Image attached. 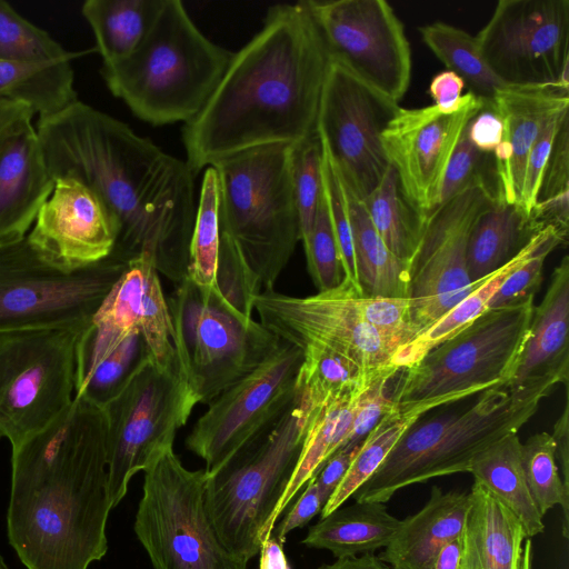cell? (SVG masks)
<instances>
[{"label": "cell", "mask_w": 569, "mask_h": 569, "mask_svg": "<svg viewBox=\"0 0 569 569\" xmlns=\"http://www.w3.org/2000/svg\"><path fill=\"white\" fill-rule=\"evenodd\" d=\"M526 481L541 517L555 506L563 512L562 533L568 537L569 488L563 485L556 461V445L551 433H535L521 445Z\"/></svg>", "instance_id": "41"}, {"label": "cell", "mask_w": 569, "mask_h": 569, "mask_svg": "<svg viewBox=\"0 0 569 569\" xmlns=\"http://www.w3.org/2000/svg\"><path fill=\"white\" fill-rule=\"evenodd\" d=\"M220 252L219 183L213 167L203 170L189 249L188 278L204 288L217 286Z\"/></svg>", "instance_id": "40"}, {"label": "cell", "mask_w": 569, "mask_h": 569, "mask_svg": "<svg viewBox=\"0 0 569 569\" xmlns=\"http://www.w3.org/2000/svg\"><path fill=\"white\" fill-rule=\"evenodd\" d=\"M359 447L360 445L352 449H339L326 461L320 471L315 476L323 505L327 503L341 482Z\"/></svg>", "instance_id": "56"}, {"label": "cell", "mask_w": 569, "mask_h": 569, "mask_svg": "<svg viewBox=\"0 0 569 569\" xmlns=\"http://www.w3.org/2000/svg\"><path fill=\"white\" fill-rule=\"evenodd\" d=\"M77 100L71 62L40 64L0 59V101L23 103L33 114L46 118Z\"/></svg>", "instance_id": "36"}, {"label": "cell", "mask_w": 569, "mask_h": 569, "mask_svg": "<svg viewBox=\"0 0 569 569\" xmlns=\"http://www.w3.org/2000/svg\"><path fill=\"white\" fill-rule=\"evenodd\" d=\"M569 257L555 268L542 301L535 307L529 336L516 373L506 385L513 391L547 397L569 379Z\"/></svg>", "instance_id": "23"}, {"label": "cell", "mask_w": 569, "mask_h": 569, "mask_svg": "<svg viewBox=\"0 0 569 569\" xmlns=\"http://www.w3.org/2000/svg\"><path fill=\"white\" fill-rule=\"evenodd\" d=\"M322 144V143H321ZM323 151V190L329 208L331 224L339 249L345 278L362 295L353 252L351 222L346 192L340 177L322 146ZM363 296V295H362Z\"/></svg>", "instance_id": "47"}, {"label": "cell", "mask_w": 569, "mask_h": 569, "mask_svg": "<svg viewBox=\"0 0 569 569\" xmlns=\"http://www.w3.org/2000/svg\"><path fill=\"white\" fill-rule=\"evenodd\" d=\"M139 331L152 363L161 370L182 376L174 348L168 301L162 291L159 273L152 266L147 271Z\"/></svg>", "instance_id": "43"}, {"label": "cell", "mask_w": 569, "mask_h": 569, "mask_svg": "<svg viewBox=\"0 0 569 569\" xmlns=\"http://www.w3.org/2000/svg\"><path fill=\"white\" fill-rule=\"evenodd\" d=\"M163 0H87L81 13L90 26L102 66L129 58L151 28Z\"/></svg>", "instance_id": "33"}, {"label": "cell", "mask_w": 569, "mask_h": 569, "mask_svg": "<svg viewBox=\"0 0 569 569\" xmlns=\"http://www.w3.org/2000/svg\"><path fill=\"white\" fill-rule=\"evenodd\" d=\"M361 202L388 249L409 263L422 238L427 216L408 200L390 164L377 188Z\"/></svg>", "instance_id": "38"}, {"label": "cell", "mask_w": 569, "mask_h": 569, "mask_svg": "<svg viewBox=\"0 0 569 569\" xmlns=\"http://www.w3.org/2000/svg\"><path fill=\"white\" fill-rule=\"evenodd\" d=\"M302 244L308 272L318 291L338 287L343 281L345 274L325 190L312 229Z\"/></svg>", "instance_id": "45"}, {"label": "cell", "mask_w": 569, "mask_h": 569, "mask_svg": "<svg viewBox=\"0 0 569 569\" xmlns=\"http://www.w3.org/2000/svg\"><path fill=\"white\" fill-rule=\"evenodd\" d=\"M385 503L356 501L340 506L309 528L305 546L330 551L337 559L373 553L386 548L399 527Z\"/></svg>", "instance_id": "28"}, {"label": "cell", "mask_w": 569, "mask_h": 569, "mask_svg": "<svg viewBox=\"0 0 569 569\" xmlns=\"http://www.w3.org/2000/svg\"><path fill=\"white\" fill-rule=\"evenodd\" d=\"M282 546L273 536L264 540L259 550V569H290Z\"/></svg>", "instance_id": "59"}, {"label": "cell", "mask_w": 569, "mask_h": 569, "mask_svg": "<svg viewBox=\"0 0 569 569\" xmlns=\"http://www.w3.org/2000/svg\"><path fill=\"white\" fill-rule=\"evenodd\" d=\"M569 114L567 113L556 133L543 172L538 201L569 192ZM537 201V202H538Z\"/></svg>", "instance_id": "52"}, {"label": "cell", "mask_w": 569, "mask_h": 569, "mask_svg": "<svg viewBox=\"0 0 569 569\" xmlns=\"http://www.w3.org/2000/svg\"><path fill=\"white\" fill-rule=\"evenodd\" d=\"M463 81L456 73L446 70L437 73L429 86V93L436 108L442 113L457 112L468 100L469 92L461 96Z\"/></svg>", "instance_id": "55"}, {"label": "cell", "mask_w": 569, "mask_h": 569, "mask_svg": "<svg viewBox=\"0 0 569 569\" xmlns=\"http://www.w3.org/2000/svg\"><path fill=\"white\" fill-rule=\"evenodd\" d=\"M558 234L567 237L568 232L555 224H547L537 230L517 256L487 277L428 330L405 346L397 353L393 365L402 370L417 363L432 348L466 328L488 309L489 301L507 278L523 266L545 242Z\"/></svg>", "instance_id": "29"}, {"label": "cell", "mask_w": 569, "mask_h": 569, "mask_svg": "<svg viewBox=\"0 0 569 569\" xmlns=\"http://www.w3.org/2000/svg\"><path fill=\"white\" fill-rule=\"evenodd\" d=\"M450 403L446 399L397 403L371 429L361 442L351 465L320 515L321 518L342 506L378 470L403 433L429 410Z\"/></svg>", "instance_id": "35"}, {"label": "cell", "mask_w": 569, "mask_h": 569, "mask_svg": "<svg viewBox=\"0 0 569 569\" xmlns=\"http://www.w3.org/2000/svg\"><path fill=\"white\" fill-rule=\"evenodd\" d=\"M292 146L258 147L211 166L218 174L220 231L234 242L262 291L273 289L300 241Z\"/></svg>", "instance_id": "7"}, {"label": "cell", "mask_w": 569, "mask_h": 569, "mask_svg": "<svg viewBox=\"0 0 569 569\" xmlns=\"http://www.w3.org/2000/svg\"><path fill=\"white\" fill-rule=\"evenodd\" d=\"M319 569H388L378 556L366 553L358 557L338 559L333 563L322 565Z\"/></svg>", "instance_id": "61"}, {"label": "cell", "mask_w": 569, "mask_h": 569, "mask_svg": "<svg viewBox=\"0 0 569 569\" xmlns=\"http://www.w3.org/2000/svg\"><path fill=\"white\" fill-rule=\"evenodd\" d=\"M476 38L503 83L569 89L568 0H500Z\"/></svg>", "instance_id": "19"}, {"label": "cell", "mask_w": 569, "mask_h": 569, "mask_svg": "<svg viewBox=\"0 0 569 569\" xmlns=\"http://www.w3.org/2000/svg\"><path fill=\"white\" fill-rule=\"evenodd\" d=\"M253 310L281 341L323 347L369 370L398 368L397 353L418 336L408 299L362 296L346 280L307 297L264 290Z\"/></svg>", "instance_id": "5"}, {"label": "cell", "mask_w": 569, "mask_h": 569, "mask_svg": "<svg viewBox=\"0 0 569 569\" xmlns=\"http://www.w3.org/2000/svg\"><path fill=\"white\" fill-rule=\"evenodd\" d=\"M426 46L461 78L469 91L486 102L506 86L483 58L476 36L446 22L437 21L419 28Z\"/></svg>", "instance_id": "39"}, {"label": "cell", "mask_w": 569, "mask_h": 569, "mask_svg": "<svg viewBox=\"0 0 569 569\" xmlns=\"http://www.w3.org/2000/svg\"><path fill=\"white\" fill-rule=\"evenodd\" d=\"M291 177L303 241L312 229L323 192V151L317 131L292 146Z\"/></svg>", "instance_id": "44"}, {"label": "cell", "mask_w": 569, "mask_h": 569, "mask_svg": "<svg viewBox=\"0 0 569 569\" xmlns=\"http://www.w3.org/2000/svg\"><path fill=\"white\" fill-rule=\"evenodd\" d=\"M569 406L566 397L562 413L553 426L551 435L556 445V461L560 465L561 479L563 485L569 488Z\"/></svg>", "instance_id": "57"}, {"label": "cell", "mask_w": 569, "mask_h": 569, "mask_svg": "<svg viewBox=\"0 0 569 569\" xmlns=\"http://www.w3.org/2000/svg\"><path fill=\"white\" fill-rule=\"evenodd\" d=\"M363 391L330 402L315 413L295 472L268 522L266 540L271 536L276 522L296 495L320 471L326 461L346 445L358 400Z\"/></svg>", "instance_id": "34"}, {"label": "cell", "mask_w": 569, "mask_h": 569, "mask_svg": "<svg viewBox=\"0 0 569 569\" xmlns=\"http://www.w3.org/2000/svg\"><path fill=\"white\" fill-rule=\"evenodd\" d=\"M36 131L52 179H74L102 202L116 232L112 257L147 258L176 284L188 277L197 202L186 160L79 99L39 118Z\"/></svg>", "instance_id": "1"}, {"label": "cell", "mask_w": 569, "mask_h": 569, "mask_svg": "<svg viewBox=\"0 0 569 569\" xmlns=\"http://www.w3.org/2000/svg\"><path fill=\"white\" fill-rule=\"evenodd\" d=\"M526 539L519 518L475 481L462 531V569H521Z\"/></svg>", "instance_id": "27"}, {"label": "cell", "mask_w": 569, "mask_h": 569, "mask_svg": "<svg viewBox=\"0 0 569 569\" xmlns=\"http://www.w3.org/2000/svg\"><path fill=\"white\" fill-rule=\"evenodd\" d=\"M532 543L529 539L523 542L521 569H531Z\"/></svg>", "instance_id": "62"}, {"label": "cell", "mask_w": 569, "mask_h": 569, "mask_svg": "<svg viewBox=\"0 0 569 569\" xmlns=\"http://www.w3.org/2000/svg\"><path fill=\"white\" fill-rule=\"evenodd\" d=\"M111 509L104 410L74 397L12 447L9 542L27 569H88L108 550Z\"/></svg>", "instance_id": "3"}, {"label": "cell", "mask_w": 569, "mask_h": 569, "mask_svg": "<svg viewBox=\"0 0 569 569\" xmlns=\"http://www.w3.org/2000/svg\"><path fill=\"white\" fill-rule=\"evenodd\" d=\"M567 237L555 236L519 269L512 272L488 303V309L516 305L536 296L542 282V270L548 254Z\"/></svg>", "instance_id": "49"}, {"label": "cell", "mask_w": 569, "mask_h": 569, "mask_svg": "<svg viewBox=\"0 0 569 569\" xmlns=\"http://www.w3.org/2000/svg\"><path fill=\"white\" fill-rule=\"evenodd\" d=\"M542 227L519 204L496 197L479 216L469 236L467 270L470 281L477 282L503 267Z\"/></svg>", "instance_id": "30"}, {"label": "cell", "mask_w": 569, "mask_h": 569, "mask_svg": "<svg viewBox=\"0 0 569 569\" xmlns=\"http://www.w3.org/2000/svg\"><path fill=\"white\" fill-rule=\"evenodd\" d=\"M80 332H0V439L16 447L52 423L74 398Z\"/></svg>", "instance_id": "13"}, {"label": "cell", "mask_w": 569, "mask_h": 569, "mask_svg": "<svg viewBox=\"0 0 569 569\" xmlns=\"http://www.w3.org/2000/svg\"><path fill=\"white\" fill-rule=\"evenodd\" d=\"M27 237L66 268L86 267L108 258L116 242L113 224L100 199L71 178L56 181Z\"/></svg>", "instance_id": "21"}, {"label": "cell", "mask_w": 569, "mask_h": 569, "mask_svg": "<svg viewBox=\"0 0 569 569\" xmlns=\"http://www.w3.org/2000/svg\"><path fill=\"white\" fill-rule=\"evenodd\" d=\"M302 350L281 342L260 366L208 403L186 439L187 448L216 472L236 452L267 432L297 392Z\"/></svg>", "instance_id": "15"}, {"label": "cell", "mask_w": 569, "mask_h": 569, "mask_svg": "<svg viewBox=\"0 0 569 569\" xmlns=\"http://www.w3.org/2000/svg\"><path fill=\"white\" fill-rule=\"evenodd\" d=\"M73 57L74 53L67 51L46 30L0 0V59L53 64L71 62Z\"/></svg>", "instance_id": "42"}, {"label": "cell", "mask_w": 569, "mask_h": 569, "mask_svg": "<svg viewBox=\"0 0 569 569\" xmlns=\"http://www.w3.org/2000/svg\"><path fill=\"white\" fill-rule=\"evenodd\" d=\"M490 103L503 126L502 140L492 153L496 197L519 204L530 149L546 123L569 109V89L558 84H506Z\"/></svg>", "instance_id": "22"}, {"label": "cell", "mask_w": 569, "mask_h": 569, "mask_svg": "<svg viewBox=\"0 0 569 569\" xmlns=\"http://www.w3.org/2000/svg\"><path fill=\"white\" fill-rule=\"evenodd\" d=\"M468 92L466 103L449 114L435 104L400 107L381 134L385 154L406 197L427 217L438 207L447 167L466 126L486 103Z\"/></svg>", "instance_id": "20"}, {"label": "cell", "mask_w": 569, "mask_h": 569, "mask_svg": "<svg viewBox=\"0 0 569 569\" xmlns=\"http://www.w3.org/2000/svg\"><path fill=\"white\" fill-rule=\"evenodd\" d=\"M297 387L311 405L320 410L328 403L358 393L382 377H396L401 370L365 369L347 357L318 346H306Z\"/></svg>", "instance_id": "37"}, {"label": "cell", "mask_w": 569, "mask_h": 569, "mask_svg": "<svg viewBox=\"0 0 569 569\" xmlns=\"http://www.w3.org/2000/svg\"><path fill=\"white\" fill-rule=\"evenodd\" d=\"M232 52L207 38L179 0H163L126 60L101 68L109 91L151 126L191 121L222 78Z\"/></svg>", "instance_id": "4"}, {"label": "cell", "mask_w": 569, "mask_h": 569, "mask_svg": "<svg viewBox=\"0 0 569 569\" xmlns=\"http://www.w3.org/2000/svg\"><path fill=\"white\" fill-rule=\"evenodd\" d=\"M33 112L23 103L0 101V147L19 126L32 120Z\"/></svg>", "instance_id": "58"}, {"label": "cell", "mask_w": 569, "mask_h": 569, "mask_svg": "<svg viewBox=\"0 0 569 569\" xmlns=\"http://www.w3.org/2000/svg\"><path fill=\"white\" fill-rule=\"evenodd\" d=\"M329 64L306 0L270 7L262 28L232 53L206 106L183 126L192 173L246 150L313 134Z\"/></svg>", "instance_id": "2"}, {"label": "cell", "mask_w": 569, "mask_h": 569, "mask_svg": "<svg viewBox=\"0 0 569 569\" xmlns=\"http://www.w3.org/2000/svg\"><path fill=\"white\" fill-rule=\"evenodd\" d=\"M496 194V183L479 180L427 217L420 243L408 263L410 319L418 336L487 278L470 281L467 247L475 222Z\"/></svg>", "instance_id": "16"}, {"label": "cell", "mask_w": 569, "mask_h": 569, "mask_svg": "<svg viewBox=\"0 0 569 569\" xmlns=\"http://www.w3.org/2000/svg\"><path fill=\"white\" fill-rule=\"evenodd\" d=\"M318 410L297 387L279 420L207 475L204 505L222 543L247 562L266 540L273 515L300 458L309 425Z\"/></svg>", "instance_id": "8"}, {"label": "cell", "mask_w": 569, "mask_h": 569, "mask_svg": "<svg viewBox=\"0 0 569 569\" xmlns=\"http://www.w3.org/2000/svg\"><path fill=\"white\" fill-rule=\"evenodd\" d=\"M479 180L496 183L493 154L482 152L471 142L467 124L447 167L438 207Z\"/></svg>", "instance_id": "48"}, {"label": "cell", "mask_w": 569, "mask_h": 569, "mask_svg": "<svg viewBox=\"0 0 569 569\" xmlns=\"http://www.w3.org/2000/svg\"><path fill=\"white\" fill-rule=\"evenodd\" d=\"M521 445L517 432L505 436L475 457L469 472L519 518L530 538L545 525L528 489Z\"/></svg>", "instance_id": "31"}, {"label": "cell", "mask_w": 569, "mask_h": 569, "mask_svg": "<svg viewBox=\"0 0 569 569\" xmlns=\"http://www.w3.org/2000/svg\"><path fill=\"white\" fill-rule=\"evenodd\" d=\"M399 108L330 60L317 132L342 183L359 200L377 188L389 167L381 134Z\"/></svg>", "instance_id": "18"}, {"label": "cell", "mask_w": 569, "mask_h": 569, "mask_svg": "<svg viewBox=\"0 0 569 569\" xmlns=\"http://www.w3.org/2000/svg\"><path fill=\"white\" fill-rule=\"evenodd\" d=\"M323 506L316 478L312 477L306 483V488L289 512L283 517L280 523L273 528L271 536L283 545L289 532L297 528L305 527L316 515L321 512Z\"/></svg>", "instance_id": "53"}, {"label": "cell", "mask_w": 569, "mask_h": 569, "mask_svg": "<svg viewBox=\"0 0 569 569\" xmlns=\"http://www.w3.org/2000/svg\"><path fill=\"white\" fill-rule=\"evenodd\" d=\"M167 301L180 370L198 403L208 405L282 342L234 309L217 286L200 287L187 277Z\"/></svg>", "instance_id": "9"}, {"label": "cell", "mask_w": 569, "mask_h": 569, "mask_svg": "<svg viewBox=\"0 0 569 569\" xmlns=\"http://www.w3.org/2000/svg\"><path fill=\"white\" fill-rule=\"evenodd\" d=\"M143 472L133 528L154 569H247L210 521L204 469H187L170 447Z\"/></svg>", "instance_id": "12"}, {"label": "cell", "mask_w": 569, "mask_h": 569, "mask_svg": "<svg viewBox=\"0 0 569 569\" xmlns=\"http://www.w3.org/2000/svg\"><path fill=\"white\" fill-rule=\"evenodd\" d=\"M128 266L110 254L86 267L66 268L36 248L27 234L0 239V332H82Z\"/></svg>", "instance_id": "10"}, {"label": "cell", "mask_w": 569, "mask_h": 569, "mask_svg": "<svg viewBox=\"0 0 569 569\" xmlns=\"http://www.w3.org/2000/svg\"><path fill=\"white\" fill-rule=\"evenodd\" d=\"M197 403L180 373L161 370L149 359L103 407L112 508L124 498L131 478L173 447Z\"/></svg>", "instance_id": "14"}, {"label": "cell", "mask_w": 569, "mask_h": 569, "mask_svg": "<svg viewBox=\"0 0 569 569\" xmlns=\"http://www.w3.org/2000/svg\"><path fill=\"white\" fill-rule=\"evenodd\" d=\"M462 561L463 540L461 535L441 547L436 556L432 569H462Z\"/></svg>", "instance_id": "60"}, {"label": "cell", "mask_w": 569, "mask_h": 569, "mask_svg": "<svg viewBox=\"0 0 569 569\" xmlns=\"http://www.w3.org/2000/svg\"><path fill=\"white\" fill-rule=\"evenodd\" d=\"M533 300L487 309L402 369L391 399L396 403L435 399L451 403L509 383L529 336Z\"/></svg>", "instance_id": "11"}, {"label": "cell", "mask_w": 569, "mask_h": 569, "mask_svg": "<svg viewBox=\"0 0 569 569\" xmlns=\"http://www.w3.org/2000/svg\"><path fill=\"white\" fill-rule=\"evenodd\" d=\"M331 61L399 102L411 79V50L385 0H306Z\"/></svg>", "instance_id": "17"}, {"label": "cell", "mask_w": 569, "mask_h": 569, "mask_svg": "<svg viewBox=\"0 0 569 569\" xmlns=\"http://www.w3.org/2000/svg\"><path fill=\"white\" fill-rule=\"evenodd\" d=\"M149 359L138 329L122 332L91 321L77 340L74 397L103 408Z\"/></svg>", "instance_id": "25"}, {"label": "cell", "mask_w": 569, "mask_h": 569, "mask_svg": "<svg viewBox=\"0 0 569 569\" xmlns=\"http://www.w3.org/2000/svg\"><path fill=\"white\" fill-rule=\"evenodd\" d=\"M392 378L378 379L360 395L351 431L342 448L352 449L361 445L376 423L397 406L391 397L386 396L387 386Z\"/></svg>", "instance_id": "51"}, {"label": "cell", "mask_w": 569, "mask_h": 569, "mask_svg": "<svg viewBox=\"0 0 569 569\" xmlns=\"http://www.w3.org/2000/svg\"><path fill=\"white\" fill-rule=\"evenodd\" d=\"M0 569H10L6 561L3 560L2 556L0 555Z\"/></svg>", "instance_id": "63"}, {"label": "cell", "mask_w": 569, "mask_h": 569, "mask_svg": "<svg viewBox=\"0 0 569 569\" xmlns=\"http://www.w3.org/2000/svg\"><path fill=\"white\" fill-rule=\"evenodd\" d=\"M468 508L469 493L432 487L425 507L400 520L380 560L391 569H432L441 547L462 535Z\"/></svg>", "instance_id": "26"}, {"label": "cell", "mask_w": 569, "mask_h": 569, "mask_svg": "<svg viewBox=\"0 0 569 569\" xmlns=\"http://www.w3.org/2000/svg\"><path fill=\"white\" fill-rule=\"evenodd\" d=\"M503 126L490 102L469 121L468 134L471 142L482 152L493 153L502 140Z\"/></svg>", "instance_id": "54"}, {"label": "cell", "mask_w": 569, "mask_h": 569, "mask_svg": "<svg viewBox=\"0 0 569 569\" xmlns=\"http://www.w3.org/2000/svg\"><path fill=\"white\" fill-rule=\"evenodd\" d=\"M217 287L239 312L252 317L253 300L262 289L234 242L220 231Z\"/></svg>", "instance_id": "46"}, {"label": "cell", "mask_w": 569, "mask_h": 569, "mask_svg": "<svg viewBox=\"0 0 569 569\" xmlns=\"http://www.w3.org/2000/svg\"><path fill=\"white\" fill-rule=\"evenodd\" d=\"M54 183L28 120L0 147V239L27 234Z\"/></svg>", "instance_id": "24"}, {"label": "cell", "mask_w": 569, "mask_h": 569, "mask_svg": "<svg viewBox=\"0 0 569 569\" xmlns=\"http://www.w3.org/2000/svg\"><path fill=\"white\" fill-rule=\"evenodd\" d=\"M543 395L506 386L482 391L461 412L416 421L378 470L353 493L356 501L387 502L400 489L432 478L469 472L475 457L537 412Z\"/></svg>", "instance_id": "6"}, {"label": "cell", "mask_w": 569, "mask_h": 569, "mask_svg": "<svg viewBox=\"0 0 569 569\" xmlns=\"http://www.w3.org/2000/svg\"><path fill=\"white\" fill-rule=\"evenodd\" d=\"M343 188L351 222L357 274L362 295L408 299V263L397 258L388 249L371 223L361 200L345 184Z\"/></svg>", "instance_id": "32"}, {"label": "cell", "mask_w": 569, "mask_h": 569, "mask_svg": "<svg viewBox=\"0 0 569 569\" xmlns=\"http://www.w3.org/2000/svg\"><path fill=\"white\" fill-rule=\"evenodd\" d=\"M568 109L555 114L542 128L527 158L519 206L530 217L537 204L543 172L558 128Z\"/></svg>", "instance_id": "50"}]
</instances>
